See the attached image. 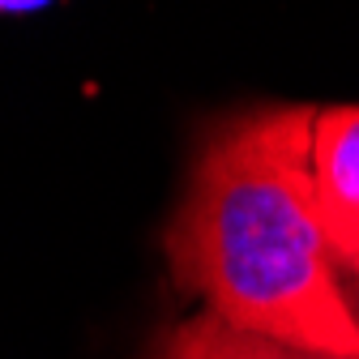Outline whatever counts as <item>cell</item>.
<instances>
[{
  "instance_id": "obj_1",
  "label": "cell",
  "mask_w": 359,
  "mask_h": 359,
  "mask_svg": "<svg viewBox=\"0 0 359 359\" xmlns=\"http://www.w3.org/2000/svg\"><path fill=\"white\" fill-rule=\"evenodd\" d=\"M167 257L214 317L317 359H359V321L338 287L312 197V111L269 107L205 142Z\"/></svg>"
},
{
  "instance_id": "obj_2",
  "label": "cell",
  "mask_w": 359,
  "mask_h": 359,
  "mask_svg": "<svg viewBox=\"0 0 359 359\" xmlns=\"http://www.w3.org/2000/svg\"><path fill=\"white\" fill-rule=\"evenodd\" d=\"M312 197L338 261L359 248V107L312 111Z\"/></svg>"
},
{
  "instance_id": "obj_3",
  "label": "cell",
  "mask_w": 359,
  "mask_h": 359,
  "mask_svg": "<svg viewBox=\"0 0 359 359\" xmlns=\"http://www.w3.org/2000/svg\"><path fill=\"white\" fill-rule=\"evenodd\" d=\"M150 359H317V355H304L283 342H269L261 334L236 330L222 317H214V312H205V317L175 325Z\"/></svg>"
},
{
  "instance_id": "obj_4",
  "label": "cell",
  "mask_w": 359,
  "mask_h": 359,
  "mask_svg": "<svg viewBox=\"0 0 359 359\" xmlns=\"http://www.w3.org/2000/svg\"><path fill=\"white\" fill-rule=\"evenodd\" d=\"M346 265H351V269H355V274H359V248H355V252L346 257Z\"/></svg>"
}]
</instances>
